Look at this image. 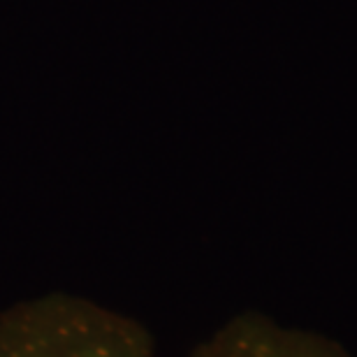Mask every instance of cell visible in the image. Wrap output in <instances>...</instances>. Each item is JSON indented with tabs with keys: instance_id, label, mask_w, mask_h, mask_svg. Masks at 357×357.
Returning <instances> with one entry per match:
<instances>
[{
	"instance_id": "1",
	"label": "cell",
	"mask_w": 357,
	"mask_h": 357,
	"mask_svg": "<svg viewBox=\"0 0 357 357\" xmlns=\"http://www.w3.org/2000/svg\"><path fill=\"white\" fill-rule=\"evenodd\" d=\"M0 357H155V348L130 316L52 292L0 313Z\"/></svg>"
},
{
	"instance_id": "2",
	"label": "cell",
	"mask_w": 357,
	"mask_h": 357,
	"mask_svg": "<svg viewBox=\"0 0 357 357\" xmlns=\"http://www.w3.org/2000/svg\"><path fill=\"white\" fill-rule=\"evenodd\" d=\"M190 357H351L320 334L292 330L260 313H241L204 339Z\"/></svg>"
}]
</instances>
